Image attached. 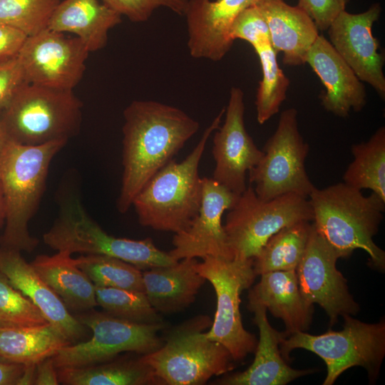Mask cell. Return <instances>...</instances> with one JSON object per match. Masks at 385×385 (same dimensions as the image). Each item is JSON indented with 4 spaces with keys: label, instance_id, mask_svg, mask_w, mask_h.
Masks as SVG:
<instances>
[{
    "label": "cell",
    "instance_id": "1",
    "mask_svg": "<svg viewBox=\"0 0 385 385\" xmlns=\"http://www.w3.org/2000/svg\"><path fill=\"white\" fill-rule=\"evenodd\" d=\"M122 185L118 210L126 212L148 181L199 130V123L176 107L133 101L123 111Z\"/></svg>",
    "mask_w": 385,
    "mask_h": 385
},
{
    "label": "cell",
    "instance_id": "2",
    "mask_svg": "<svg viewBox=\"0 0 385 385\" xmlns=\"http://www.w3.org/2000/svg\"><path fill=\"white\" fill-rule=\"evenodd\" d=\"M308 199L315 230L339 258L361 249L369 255V267L384 272L385 252L373 238L384 218L385 200L374 192L364 196L344 182L315 188Z\"/></svg>",
    "mask_w": 385,
    "mask_h": 385
},
{
    "label": "cell",
    "instance_id": "3",
    "mask_svg": "<svg viewBox=\"0 0 385 385\" xmlns=\"http://www.w3.org/2000/svg\"><path fill=\"white\" fill-rule=\"evenodd\" d=\"M66 140L28 145L9 140L0 150V188L5 229L1 245L6 249L32 252L38 240L28 229L43 194L48 168Z\"/></svg>",
    "mask_w": 385,
    "mask_h": 385
},
{
    "label": "cell",
    "instance_id": "4",
    "mask_svg": "<svg viewBox=\"0 0 385 385\" xmlns=\"http://www.w3.org/2000/svg\"><path fill=\"white\" fill-rule=\"evenodd\" d=\"M225 110L222 108L214 118L183 161L172 159L134 197L132 205L141 225L175 234L189 227L202 200V178L199 175V164L210 136L220 126Z\"/></svg>",
    "mask_w": 385,
    "mask_h": 385
},
{
    "label": "cell",
    "instance_id": "5",
    "mask_svg": "<svg viewBox=\"0 0 385 385\" xmlns=\"http://www.w3.org/2000/svg\"><path fill=\"white\" fill-rule=\"evenodd\" d=\"M211 324L207 315L188 319L167 332L158 349L140 359L153 369L163 384H205L211 377L235 367L230 351L206 337L205 331Z\"/></svg>",
    "mask_w": 385,
    "mask_h": 385
},
{
    "label": "cell",
    "instance_id": "6",
    "mask_svg": "<svg viewBox=\"0 0 385 385\" xmlns=\"http://www.w3.org/2000/svg\"><path fill=\"white\" fill-rule=\"evenodd\" d=\"M339 331L328 330L314 335L297 332L283 337L279 343L282 356L289 361V354L303 349L319 356L327 365L323 385H332L339 376L354 366L366 369L370 384L377 379L385 356V321L366 323L351 315H344Z\"/></svg>",
    "mask_w": 385,
    "mask_h": 385
},
{
    "label": "cell",
    "instance_id": "7",
    "mask_svg": "<svg viewBox=\"0 0 385 385\" xmlns=\"http://www.w3.org/2000/svg\"><path fill=\"white\" fill-rule=\"evenodd\" d=\"M82 103L73 90L27 83L1 113L10 140L37 145L68 140L79 129Z\"/></svg>",
    "mask_w": 385,
    "mask_h": 385
},
{
    "label": "cell",
    "instance_id": "8",
    "mask_svg": "<svg viewBox=\"0 0 385 385\" xmlns=\"http://www.w3.org/2000/svg\"><path fill=\"white\" fill-rule=\"evenodd\" d=\"M43 239L46 245L57 252L106 255L140 270L178 262L158 249L150 238L135 240L108 234L91 218L77 198L70 199L63 205L58 217Z\"/></svg>",
    "mask_w": 385,
    "mask_h": 385
},
{
    "label": "cell",
    "instance_id": "9",
    "mask_svg": "<svg viewBox=\"0 0 385 385\" xmlns=\"http://www.w3.org/2000/svg\"><path fill=\"white\" fill-rule=\"evenodd\" d=\"M223 225L234 258H254L266 242L281 229L313 220L308 197L285 194L263 200L250 185L228 210Z\"/></svg>",
    "mask_w": 385,
    "mask_h": 385
},
{
    "label": "cell",
    "instance_id": "10",
    "mask_svg": "<svg viewBox=\"0 0 385 385\" xmlns=\"http://www.w3.org/2000/svg\"><path fill=\"white\" fill-rule=\"evenodd\" d=\"M254 258L232 260L207 256L197 262V272L212 285L217 296V309L205 335L223 345L235 361L255 353L257 342L242 322L240 294L249 289L257 277Z\"/></svg>",
    "mask_w": 385,
    "mask_h": 385
},
{
    "label": "cell",
    "instance_id": "11",
    "mask_svg": "<svg viewBox=\"0 0 385 385\" xmlns=\"http://www.w3.org/2000/svg\"><path fill=\"white\" fill-rule=\"evenodd\" d=\"M297 115L294 108L281 113L276 130L263 147L260 160L248 172L250 183L261 200L289 193L309 197L316 188L306 171L309 146L299 132Z\"/></svg>",
    "mask_w": 385,
    "mask_h": 385
},
{
    "label": "cell",
    "instance_id": "12",
    "mask_svg": "<svg viewBox=\"0 0 385 385\" xmlns=\"http://www.w3.org/2000/svg\"><path fill=\"white\" fill-rule=\"evenodd\" d=\"M92 332L87 341L70 344L52 356L56 369L81 367L113 360L124 351L141 355L153 352L163 344L158 333L165 322L143 324L96 311L76 317Z\"/></svg>",
    "mask_w": 385,
    "mask_h": 385
},
{
    "label": "cell",
    "instance_id": "13",
    "mask_svg": "<svg viewBox=\"0 0 385 385\" xmlns=\"http://www.w3.org/2000/svg\"><path fill=\"white\" fill-rule=\"evenodd\" d=\"M89 53L78 37L46 29L27 36L17 57L29 83L73 90L83 78Z\"/></svg>",
    "mask_w": 385,
    "mask_h": 385
},
{
    "label": "cell",
    "instance_id": "14",
    "mask_svg": "<svg viewBox=\"0 0 385 385\" xmlns=\"http://www.w3.org/2000/svg\"><path fill=\"white\" fill-rule=\"evenodd\" d=\"M338 259L337 252L312 223L305 251L295 272L302 297L308 304H317L325 311L331 327L340 317L354 316L360 310L346 279L337 268Z\"/></svg>",
    "mask_w": 385,
    "mask_h": 385
},
{
    "label": "cell",
    "instance_id": "15",
    "mask_svg": "<svg viewBox=\"0 0 385 385\" xmlns=\"http://www.w3.org/2000/svg\"><path fill=\"white\" fill-rule=\"evenodd\" d=\"M381 12L379 3L362 13L342 11L332 21L327 31L329 41L358 78L369 84L384 100V55L379 52V41L372 34V26Z\"/></svg>",
    "mask_w": 385,
    "mask_h": 385
},
{
    "label": "cell",
    "instance_id": "16",
    "mask_svg": "<svg viewBox=\"0 0 385 385\" xmlns=\"http://www.w3.org/2000/svg\"><path fill=\"white\" fill-rule=\"evenodd\" d=\"M245 108L243 91L232 87L224 123L216 129L212 139L215 166L212 178L238 195L247 188V173L263 155L246 130Z\"/></svg>",
    "mask_w": 385,
    "mask_h": 385
},
{
    "label": "cell",
    "instance_id": "17",
    "mask_svg": "<svg viewBox=\"0 0 385 385\" xmlns=\"http://www.w3.org/2000/svg\"><path fill=\"white\" fill-rule=\"evenodd\" d=\"M238 197L214 179L203 178L199 211L187 229L175 234L174 247L168 254L176 261L207 256L233 259L222 217Z\"/></svg>",
    "mask_w": 385,
    "mask_h": 385
},
{
    "label": "cell",
    "instance_id": "18",
    "mask_svg": "<svg viewBox=\"0 0 385 385\" xmlns=\"http://www.w3.org/2000/svg\"><path fill=\"white\" fill-rule=\"evenodd\" d=\"M260 0H188L185 12L188 46L195 58L218 61L232 46L230 29L243 11Z\"/></svg>",
    "mask_w": 385,
    "mask_h": 385
},
{
    "label": "cell",
    "instance_id": "19",
    "mask_svg": "<svg viewBox=\"0 0 385 385\" xmlns=\"http://www.w3.org/2000/svg\"><path fill=\"white\" fill-rule=\"evenodd\" d=\"M306 63L325 87L320 98L327 111L346 118L351 110L359 112L364 108L366 91L363 82L323 35L319 34L310 47Z\"/></svg>",
    "mask_w": 385,
    "mask_h": 385
},
{
    "label": "cell",
    "instance_id": "20",
    "mask_svg": "<svg viewBox=\"0 0 385 385\" xmlns=\"http://www.w3.org/2000/svg\"><path fill=\"white\" fill-rule=\"evenodd\" d=\"M0 272L29 298L46 321L70 342L82 339L87 329L67 309L60 297L41 278L31 263L14 250L0 248Z\"/></svg>",
    "mask_w": 385,
    "mask_h": 385
},
{
    "label": "cell",
    "instance_id": "21",
    "mask_svg": "<svg viewBox=\"0 0 385 385\" xmlns=\"http://www.w3.org/2000/svg\"><path fill=\"white\" fill-rule=\"evenodd\" d=\"M254 313L253 322L259 329V340L252 364L245 371L225 376L215 381L221 385H286L314 369H296L287 364L282 356L279 343L283 332L270 324L267 309L261 305L247 306Z\"/></svg>",
    "mask_w": 385,
    "mask_h": 385
},
{
    "label": "cell",
    "instance_id": "22",
    "mask_svg": "<svg viewBox=\"0 0 385 385\" xmlns=\"http://www.w3.org/2000/svg\"><path fill=\"white\" fill-rule=\"evenodd\" d=\"M260 276L259 282L249 290L247 306H263L281 319L285 326L284 337L306 332L312 321L314 307L302 297L295 270L269 272Z\"/></svg>",
    "mask_w": 385,
    "mask_h": 385
},
{
    "label": "cell",
    "instance_id": "23",
    "mask_svg": "<svg viewBox=\"0 0 385 385\" xmlns=\"http://www.w3.org/2000/svg\"><path fill=\"white\" fill-rule=\"evenodd\" d=\"M255 5L268 25L272 48L277 53H283V63L288 66L305 64L307 53L319 35L310 16L283 0H260Z\"/></svg>",
    "mask_w": 385,
    "mask_h": 385
},
{
    "label": "cell",
    "instance_id": "24",
    "mask_svg": "<svg viewBox=\"0 0 385 385\" xmlns=\"http://www.w3.org/2000/svg\"><path fill=\"white\" fill-rule=\"evenodd\" d=\"M196 258L143 272L144 292L152 307L162 314L180 312L192 304L206 279L196 270Z\"/></svg>",
    "mask_w": 385,
    "mask_h": 385
},
{
    "label": "cell",
    "instance_id": "25",
    "mask_svg": "<svg viewBox=\"0 0 385 385\" xmlns=\"http://www.w3.org/2000/svg\"><path fill=\"white\" fill-rule=\"evenodd\" d=\"M121 16L100 0H63L53 11L48 29L75 34L93 52L106 46L109 31L120 24Z\"/></svg>",
    "mask_w": 385,
    "mask_h": 385
},
{
    "label": "cell",
    "instance_id": "26",
    "mask_svg": "<svg viewBox=\"0 0 385 385\" xmlns=\"http://www.w3.org/2000/svg\"><path fill=\"white\" fill-rule=\"evenodd\" d=\"M31 264L68 310L88 311L98 304L95 285L71 253L58 251L51 256L38 255Z\"/></svg>",
    "mask_w": 385,
    "mask_h": 385
},
{
    "label": "cell",
    "instance_id": "27",
    "mask_svg": "<svg viewBox=\"0 0 385 385\" xmlns=\"http://www.w3.org/2000/svg\"><path fill=\"white\" fill-rule=\"evenodd\" d=\"M71 344L48 322L38 325L0 323V361L37 364Z\"/></svg>",
    "mask_w": 385,
    "mask_h": 385
},
{
    "label": "cell",
    "instance_id": "28",
    "mask_svg": "<svg viewBox=\"0 0 385 385\" xmlns=\"http://www.w3.org/2000/svg\"><path fill=\"white\" fill-rule=\"evenodd\" d=\"M57 374L59 383L66 385L163 384L153 369L140 357L81 367L58 368Z\"/></svg>",
    "mask_w": 385,
    "mask_h": 385
},
{
    "label": "cell",
    "instance_id": "29",
    "mask_svg": "<svg viewBox=\"0 0 385 385\" xmlns=\"http://www.w3.org/2000/svg\"><path fill=\"white\" fill-rule=\"evenodd\" d=\"M311 229V222L300 221L273 235L254 257L256 275L295 270L305 251Z\"/></svg>",
    "mask_w": 385,
    "mask_h": 385
},
{
    "label": "cell",
    "instance_id": "30",
    "mask_svg": "<svg viewBox=\"0 0 385 385\" xmlns=\"http://www.w3.org/2000/svg\"><path fill=\"white\" fill-rule=\"evenodd\" d=\"M353 161L343 182L359 189L371 190L385 200V128L381 126L366 141L351 146Z\"/></svg>",
    "mask_w": 385,
    "mask_h": 385
},
{
    "label": "cell",
    "instance_id": "31",
    "mask_svg": "<svg viewBox=\"0 0 385 385\" xmlns=\"http://www.w3.org/2000/svg\"><path fill=\"white\" fill-rule=\"evenodd\" d=\"M259 57L262 78L256 93L257 120L264 124L277 114L287 98L289 79L279 67L276 51L270 43L253 47Z\"/></svg>",
    "mask_w": 385,
    "mask_h": 385
},
{
    "label": "cell",
    "instance_id": "32",
    "mask_svg": "<svg viewBox=\"0 0 385 385\" xmlns=\"http://www.w3.org/2000/svg\"><path fill=\"white\" fill-rule=\"evenodd\" d=\"M75 260L95 286L144 292L143 272L128 262L101 255H83Z\"/></svg>",
    "mask_w": 385,
    "mask_h": 385
},
{
    "label": "cell",
    "instance_id": "33",
    "mask_svg": "<svg viewBox=\"0 0 385 385\" xmlns=\"http://www.w3.org/2000/svg\"><path fill=\"white\" fill-rule=\"evenodd\" d=\"M95 291L97 304L113 317L143 324L164 322L144 292L98 286Z\"/></svg>",
    "mask_w": 385,
    "mask_h": 385
},
{
    "label": "cell",
    "instance_id": "34",
    "mask_svg": "<svg viewBox=\"0 0 385 385\" xmlns=\"http://www.w3.org/2000/svg\"><path fill=\"white\" fill-rule=\"evenodd\" d=\"M60 0H0V24L27 36L46 29Z\"/></svg>",
    "mask_w": 385,
    "mask_h": 385
},
{
    "label": "cell",
    "instance_id": "35",
    "mask_svg": "<svg viewBox=\"0 0 385 385\" xmlns=\"http://www.w3.org/2000/svg\"><path fill=\"white\" fill-rule=\"evenodd\" d=\"M47 322L38 308L0 272V323L38 325Z\"/></svg>",
    "mask_w": 385,
    "mask_h": 385
},
{
    "label": "cell",
    "instance_id": "36",
    "mask_svg": "<svg viewBox=\"0 0 385 385\" xmlns=\"http://www.w3.org/2000/svg\"><path fill=\"white\" fill-rule=\"evenodd\" d=\"M109 8L133 22H144L153 11L166 7L175 14L184 16L188 0H101Z\"/></svg>",
    "mask_w": 385,
    "mask_h": 385
},
{
    "label": "cell",
    "instance_id": "37",
    "mask_svg": "<svg viewBox=\"0 0 385 385\" xmlns=\"http://www.w3.org/2000/svg\"><path fill=\"white\" fill-rule=\"evenodd\" d=\"M230 37L233 41H245L252 47L270 43L268 25L256 5L247 8L235 19L230 29Z\"/></svg>",
    "mask_w": 385,
    "mask_h": 385
},
{
    "label": "cell",
    "instance_id": "38",
    "mask_svg": "<svg viewBox=\"0 0 385 385\" xmlns=\"http://www.w3.org/2000/svg\"><path fill=\"white\" fill-rule=\"evenodd\" d=\"M27 83H29L17 56L0 63V114Z\"/></svg>",
    "mask_w": 385,
    "mask_h": 385
},
{
    "label": "cell",
    "instance_id": "39",
    "mask_svg": "<svg viewBox=\"0 0 385 385\" xmlns=\"http://www.w3.org/2000/svg\"><path fill=\"white\" fill-rule=\"evenodd\" d=\"M349 0H298L297 6L314 21L319 31L327 30Z\"/></svg>",
    "mask_w": 385,
    "mask_h": 385
},
{
    "label": "cell",
    "instance_id": "40",
    "mask_svg": "<svg viewBox=\"0 0 385 385\" xmlns=\"http://www.w3.org/2000/svg\"><path fill=\"white\" fill-rule=\"evenodd\" d=\"M26 38L21 31L0 24V63L16 56Z\"/></svg>",
    "mask_w": 385,
    "mask_h": 385
},
{
    "label": "cell",
    "instance_id": "41",
    "mask_svg": "<svg viewBox=\"0 0 385 385\" xmlns=\"http://www.w3.org/2000/svg\"><path fill=\"white\" fill-rule=\"evenodd\" d=\"M59 384L57 369L54 366L52 357L43 359L36 364L34 384L58 385Z\"/></svg>",
    "mask_w": 385,
    "mask_h": 385
},
{
    "label": "cell",
    "instance_id": "42",
    "mask_svg": "<svg viewBox=\"0 0 385 385\" xmlns=\"http://www.w3.org/2000/svg\"><path fill=\"white\" fill-rule=\"evenodd\" d=\"M25 366L0 361V385H17Z\"/></svg>",
    "mask_w": 385,
    "mask_h": 385
},
{
    "label": "cell",
    "instance_id": "43",
    "mask_svg": "<svg viewBox=\"0 0 385 385\" xmlns=\"http://www.w3.org/2000/svg\"><path fill=\"white\" fill-rule=\"evenodd\" d=\"M36 364H28L19 378L17 385L34 384Z\"/></svg>",
    "mask_w": 385,
    "mask_h": 385
},
{
    "label": "cell",
    "instance_id": "44",
    "mask_svg": "<svg viewBox=\"0 0 385 385\" xmlns=\"http://www.w3.org/2000/svg\"><path fill=\"white\" fill-rule=\"evenodd\" d=\"M10 140L8 133L0 120V150Z\"/></svg>",
    "mask_w": 385,
    "mask_h": 385
},
{
    "label": "cell",
    "instance_id": "45",
    "mask_svg": "<svg viewBox=\"0 0 385 385\" xmlns=\"http://www.w3.org/2000/svg\"><path fill=\"white\" fill-rule=\"evenodd\" d=\"M3 220H4V206L3 196L0 188V224Z\"/></svg>",
    "mask_w": 385,
    "mask_h": 385
}]
</instances>
